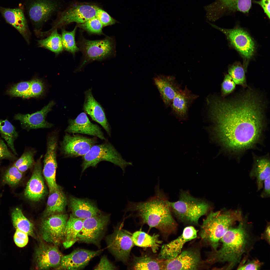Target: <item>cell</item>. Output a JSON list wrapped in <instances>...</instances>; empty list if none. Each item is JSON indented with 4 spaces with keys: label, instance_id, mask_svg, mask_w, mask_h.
I'll list each match as a JSON object with an SVG mask.
<instances>
[{
    "label": "cell",
    "instance_id": "1",
    "mask_svg": "<svg viewBox=\"0 0 270 270\" xmlns=\"http://www.w3.org/2000/svg\"><path fill=\"white\" fill-rule=\"evenodd\" d=\"M252 91L230 100L208 97L212 132L224 147L233 151L250 148L258 141L263 127L264 104Z\"/></svg>",
    "mask_w": 270,
    "mask_h": 270
},
{
    "label": "cell",
    "instance_id": "2",
    "mask_svg": "<svg viewBox=\"0 0 270 270\" xmlns=\"http://www.w3.org/2000/svg\"><path fill=\"white\" fill-rule=\"evenodd\" d=\"M248 216L243 217L237 226L228 229L220 240V248L210 252L206 262L226 264L222 268L226 270L232 269L240 263L244 254L252 249L255 241Z\"/></svg>",
    "mask_w": 270,
    "mask_h": 270
},
{
    "label": "cell",
    "instance_id": "3",
    "mask_svg": "<svg viewBox=\"0 0 270 270\" xmlns=\"http://www.w3.org/2000/svg\"><path fill=\"white\" fill-rule=\"evenodd\" d=\"M170 201L166 194L156 186L154 196L142 202L129 201L125 209L138 218L150 228L158 230L165 236L173 233L177 224L171 211Z\"/></svg>",
    "mask_w": 270,
    "mask_h": 270
},
{
    "label": "cell",
    "instance_id": "4",
    "mask_svg": "<svg viewBox=\"0 0 270 270\" xmlns=\"http://www.w3.org/2000/svg\"><path fill=\"white\" fill-rule=\"evenodd\" d=\"M207 215L201 226L200 236L204 243L216 250L226 231L242 220V212L240 209H224L216 212L212 210Z\"/></svg>",
    "mask_w": 270,
    "mask_h": 270
},
{
    "label": "cell",
    "instance_id": "5",
    "mask_svg": "<svg viewBox=\"0 0 270 270\" xmlns=\"http://www.w3.org/2000/svg\"><path fill=\"white\" fill-rule=\"evenodd\" d=\"M179 198L169 204L172 214L179 220L188 224H198L200 218L213 210L212 203L204 198L195 197L187 190H181Z\"/></svg>",
    "mask_w": 270,
    "mask_h": 270
},
{
    "label": "cell",
    "instance_id": "6",
    "mask_svg": "<svg viewBox=\"0 0 270 270\" xmlns=\"http://www.w3.org/2000/svg\"><path fill=\"white\" fill-rule=\"evenodd\" d=\"M64 0H25L23 9L38 36L44 24L66 6Z\"/></svg>",
    "mask_w": 270,
    "mask_h": 270
},
{
    "label": "cell",
    "instance_id": "7",
    "mask_svg": "<svg viewBox=\"0 0 270 270\" xmlns=\"http://www.w3.org/2000/svg\"><path fill=\"white\" fill-rule=\"evenodd\" d=\"M82 160V173L89 167H96L102 161H108L119 166L124 173L127 166L132 165V162L124 160L114 146L108 142L94 145L83 156Z\"/></svg>",
    "mask_w": 270,
    "mask_h": 270
},
{
    "label": "cell",
    "instance_id": "8",
    "mask_svg": "<svg viewBox=\"0 0 270 270\" xmlns=\"http://www.w3.org/2000/svg\"><path fill=\"white\" fill-rule=\"evenodd\" d=\"M99 8L96 5L88 4H74L66 6L57 14L56 19L51 24V28L45 32V33L48 35L54 30L61 28L72 22L83 23L96 16Z\"/></svg>",
    "mask_w": 270,
    "mask_h": 270
},
{
    "label": "cell",
    "instance_id": "9",
    "mask_svg": "<svg viewBox=\"0 0 270 270\" xmlns=\"http://www.w3.org/2000/svg\"><path fill=\"white\" fill-rule=\"evenodd\" d=\"M110 215L101 212L83 220L82 228L77 236L78 241L100 246L110 219Z\"/></svg>",
    "mask_w": 270,
    "mask_h": 270
},
{
    "label": "cell",
    "instance_id": "10",
    "mask_svg": "<svg viewBox=\"0 0 270 270\" xmlns=\"http://www.w3.org/2000/svg\"><path fill=\"white\" fill-rule=\"evenodd\" d=\"M124 222L114 228L113 232L106 238L108 248L116 259L126 264L134 246L130 232L123 228Z\"/></svg>",
    "mask_w": 270,
    "mask_h": 270
},
{
    "label": "cell",
    "instance_id": "11",
    "mask_svg": "<svg viewBox=\"0 0 270 270\" xmlns=\"http://www.w3.org/2000/svg\"><path fill=\"white\" fill-rule=\"evenodd\" d=\"M68 215L66 214H53L47 217L40 226L41 236L48 243L57 246L63 242Z\"/></svg>",
    "mask_w": 270,
    "mask_h": 270
},
{
    "label": "cell",
    "instance_id": "12",
    "mask_svg": "<svg viewBox=\"0 0 270 270\" xmlns=\"http://www.w3.org/2000/svg\"><path fill=\"white\" fill-rule=\"evenodd\" d=\"M79 44L80 50L84 56L80 68L90 62L100 60L108 57L115 50L113 40L108 37L102 40H94L82 38Z\"/></svg>",
    "mask_w": 270,
    "mask_h": 270
},
{
    "label": "cell",
    "instance_id": "13",
    "mask_svg": "<svg viewBox=\"0 0 270 270\" xmlns=\"http://www.w3.org/2000/svg\"><path fill=\"white\" fill-rule=\"evenodd\" d=\"M214 28L220 30L226 36L230 44L246 60L254 54V42L248 33L240 28L227 29L220 28L210 23Z\"/></svg>",
    "mask_w": 270,
    "mask_h": 270
},
{
    "label": "cell",
    "instance_id": "14",
    "mask_svg": "<svg viewBox=\"0 0 270 270\" xmlns=\"http://www.w3.org/2000/svg\"><path fill=\"white\" fill-rule=\"evenodd\" d=\"M161 262L162 270H198L205 264L200 252L194 248L182 251L174 258Z\"/></svg>",
    "mask_w": 270,
    "mask_h": 270
},
{
    "label": "cell",
    "instance_id": "15",
    "mask_svg": "<svg viewBox=\"0 0 270 270\" xmlns=\"http://www.w3.org/2000/svg\"><path fill=\"white\" fill-rule=\"evenodd\" d=\"M95 138L66 132L60 142V151L66 158L83 156L96 143Z\"/></svg>",
    "mask_w": 270,
    "mask_h": 270
},
{
    "label": "cell",
    "instance_id": "16",
    "mask_svg": "<svg viewBox=\"0 0 270 270\" xmlns=\"http://www.w3.org/2000/svg\"><path fill=\"white\" fill-rule=\"evenodd\" d=\"M197 232L198 230L193 226L186 227L182 234L177 238L162 246L157 259L164 260L176 257L182 252L183 247L186 243L197 237Z\"/></svg>",
    "mask_w": 270,
    "mask_h": 270
},
{
    "label": "cell",
    "instance_id": "17",
    "mask_svg": "<svg viewBox=\"0 0 270 270\" xmlns=\"http://www.w3.org/2000/svg\"><path fill=\"white\" fill-rule=\"evenodd\" d=\"M252 2V0H216L211 6L212 20L237 12L248 13Z\"/></svg>",
    "mask_w": 270,
    "mask_h": 270
},
{
    "label": "cell",
    "instance_id": "18",
    "mask_svg": "<svg viewBox=\"0 0 270 270\" xmlns=\"http://www.w3.org/2000/svg\"><path fill=\"white\" fill-rule=\"evenodd\" d=\"M102 250L93 251L84 249L74 250L70 254L62 256L58 270H80L84 268L93 258L99 255Z\"/></svg>",
    "mask_w": 270,
    "mask_h": 270
},
{
    "label": "cell",
    "instance_id": "19",
    "mask_svg": "<svg viewBox=\"0 0 270 270\" xmlns=\"http://www.w3.org/2000/svg\"><path fill=\"white\" fill-rule=\"evenodd\" d=\"M55 104L54 101L52 100L40 111L31 114H18L15 115L14 119L20 121L22 128L28 131L31 129L50 128L53 124L48 122L46 119Z\"/></svg>",
    "mask_w": 270,
    "mask_h": 270
},
{
    "label": "cell",
    "instance_id": "20",
    "mask_svg": "<svg viewBox=\"0 0 270 270\" xmlns=\"http://www.w3.org/2000/svg\"><path fill=\"white\" fill-rule=\"evenodd\" d=\"M56 246L42 244L36 249L35 260L38 269H56L59 266L63 255Z\"/></svg>",
    "mask_w": 270,
    "mask_h": 270
},
{
    "label": "cell",
    "instance_id": "21",
    "mask_svg": "<svg viewBox=\"0 0 270 270\" xmlns=\"http://www.w3.org/2000/svg\"><path fill=\"white\" fill-rule=\"evenodd\" d=\"M0 12L6 22L15 28L29 44L31 35L23 8L0 6Z\"/></svg>",
    "mask_w": 270,
    "mask_h": 270
},
{
    "label": "cell",
    "instance_id": "22",
    "mask_svg": "<svg viewBox=\"0 0 270 270\" xmlns=\"http://www.w3.org/2000/svg\"><path fill=\"white\" fill-rule=\"evenodd\" d=\"M68 125L65 132L69 134L78 133L96 136L106 140L101 129L90 120L86 114L82 112L74 119L68 120Z\"/></svg>",
    "mask_w": 270,
    "mask_h": 270
},
{
    "label": "cell",
    "instance_id": "23",
    "mask_svg": "<svg viewBox=\"0 0 270 270\" xmlns=\"http://www.w3.org/2000/svg\"><path fill=\"white\" fill-rule=\"evenodd\" d=\"M42 155L35 162L32 175L24 191L25 196L29 200L38 201L44 196L46 189L42 174Z\"/></svg>",
    "mask_w": 270,
    "mask_h": 270
},
{
    "label": "cell",
    "instance_id": "24",
    "mask_svg": "<svg viewBox=\"0 0 270 270\" xmlns=\"http://www.w3.org/2000/svg\"><path fill=\"white\" fill-rule=\"evenodd\" d=\"M85 98L83 109L94 120L100 124L108 134L110 136V129L104 110L95 99L89 89L85 92Z\"/></svg>",
    "mask_w": 270,
    "mask_h": 270
},
{
    "label": "cell",
    "instance_id": "25",
    "mask_svg": "<svg viewBox=\"0 0 270 270\" xmlns=\"http://www.w3.org/2000/svg\"><path fill=\"white\" fill-rule=\"evenodd\" d=\"M198 96L190 91L186 87L180 89L173 98L171 104L174 115L180 120L187 118L189 108Z\"/></svg>",
    "mask_w": 270,
    "mask_h": 270
},
{
    "label": "cell",
    "instance_id": "26",
    "mask_svg": "<svg viewBox=\"0 0 270 270\" xmlns=\"http://www.w3.org/2000/svg\"><path fill=\"white\" fill-rule=\"evenodd\" d=\"M154 81L164 104L166 106L171 105L173 98L180 89L174 77L160 75L154 78Z\"/></svg>",
    "mask_w": 270,
    "mask_h": 270
},
{
    "label": "cell",
    "instance_id": "27",
    "mask_svg": "<svg viewBox=\"0 0 270 270\" xmlns=\"http://www.w3.org/2000/svg\"><path fill=\"white\" fill-rule=\"evenodd\" d=\"M70 208L73 216L83 220L96 215L101 212L94 202L86 199L72 196Z\"/></svg>",
    "mask_w": 270,
    "mask_h": 270
},
{
    "label": "cell",
    "instance_id": "28",
    "mask_svg": "<svg viewBox=\"0 0 270 270\" xmlns=\"http://www.w3.org/2000/svg\"><path fill=\"white\" fill-rule=\"evenodd\" d=\"M270 176V161L268 157L257 158L254 160L249 176L252 179H256L257 192L262 188L264 180Z\"/></svg>",
    "mask_w": 270,
    "mask_h": 270
},
{
    "label": "cell",
    "instance_id": "29",
    "mask_svg": "<svg viewBox=\"0 0 270 270\" xmlns=\"http://www.w3.org/2000/svg\"><path fill=\"white\" fill-rule=\"evenodd\" d=\"M66 204V198L60 188L50 193L44 213V216L47 217L62 212L64 210Z\"/></svg>",
    "mask_w": 270,
    "mask_h": 270
},
{
    "label": "cell",
    "instance_id": "30",
    "mask_svg": "<svg viewBox=\"0 0 270 270\" xmlns=\"http://www.w3.org/2000/svg\"><path fill=\"white\" fill-rule=\"evenodd\" d=\"M83 220L70 214L67 222L65 238L62 242L65 248H70L78 241L77 236L82 228Z\"/></svg>",
    "mask_w": 270,
    "mask_h": 270
},
{
    "label": "cell",
    "instance_id": "31",
    "mask_svg": "<svg viewBox=\"0 0 270 270\" xmlns=\"http://www.w3.org/2000/svg\"><path fill=\"white\" fill-rule=\"evenodd\" d=\"M159 235L154 234L150 235L144 232L138 231L132 234V239L136 246L151 248L154 253H156L158 250L162 241L159 238Z\"/></svg>",
    "mask_w": 270,
    "mask_h": 270
},
{
    "label": "cell",
    "instance_id": "32",
    "mask_svg": "<svg viewBox=\"0 0 270 270\" xmlns=\"http://www.w3.org/2000/svg\"><path fill=\"white\" fill-rule=\"evenodd\" d=\"M38 46L58 54L64 50L61 35L57 29L53 30L46 38L37 40Z\"/></svg>",
    "mask_w": 270,
    "mask_h": 270
},
{
    "label": "cell",
    "instance_id": "33",
    "mask_svg": "<svg viewBox=\"0 0 270 270\" xmlns=\"http://www.w3.org/2000/svg\"><path fill=\"white\" fill-rule=\"evenodd\" d=\"M11 215L12 224L16 229H18L27 233L29 236H34L33 224L25 217L20 209H14Z\"/></svg>",
    "mask_w": 270,
    "mask_h": 270
},
{
    "label": "cell",
    "instance_id": "34",
    "mask_svg": "<svg viewBox=\"0 0 270 270\" xmlns=\"http://www.w3.org/2000/svg\"><path fill=\"white\" fill-rule=\"evenodd\" d=\"M131 268L134 270H162V262L147 256L135 257Z\"/></svg>",
    "mask_w": 270,
    "mask_h": 270
},
{
    "label": "cell",
    "instance_id": "35",
    "mask_svg": "<svg viewBox=\"0 0 270 270\" xmlns=\"http://www.w3.org/2000/svg\"><path fill=\"white\" fill-rule=\"evenodd\" d=\"M0 134L6 142L14 154H18L14 146V142L18 138V134L14 126L8 120L0 119Z\"/></svg>",
    "mask_w": 270,
    "mask_h": 270
},
{
    "label": "cell",
    "instance_id": "36",
    "mask_svg": "<svg viewBox=\"0 0 270 270\" xmlns=\"http://www.w3.org/2000/svg\"><path fill=\"white\" fill-rule=\"evenodd\" d=\"M36 152L34 148L25 150L20 157L13 165L22 172H24L34 166V156Z\"/></svg>",
    "mask_w": 270,
    "mask_h": 270
},
{
    "label": "cell",
    "instance_id": "37",
    "mask_svg": "<svg viewBox=\"0 0 270 270\" xmlns=\"http://www.w3.org/2000/svg\"><path fill=\"white\" fill-rule=\"evenodd\" d=\"M77 26L71 31L62 28V38L64 50L74 54L79 48L77 46L75 41V36Z\"/></svg>",
    "mask_w": 270,
    "mask_h": 270
},
{
    "label": "cell",
    "instance_id": "38",
    "mask_svg": "<svg viewBox=\"0 0 270 270\" xmlns=\"http://www.w3.org/2000/svg\"><path fill=\"white\" fill-rule=\"evenodd\" d=\"M228 72L235 84L244 88L247 86L245 70L242 65L238 63L233 64L228 68Z\"/></svg>",
    "mask_w": 270,
    "mask_h": 270
},
{
    "label": "cell",
    "instance_id": "39",
    "mask_svg": "<svg viewBox=\"0 0 270 270\" xmlns=\"http://www.w3.org/2000/svg\"><path fill=\"white\" fill-rule=\"evenodd\" d=\"M30 81L21 82L12 86L7 92L10 95L24 98H30Z\"/></svg>",
    "mask_w": 270,
    "mask_h": 270
},
{
    "label": "cell",
    "instance_id": "40",
    "mask_svg": "<svg viewBox=\"0 0 270 270\" xmlns=\"http://www.w3.org/2000/svg\"><path fill=\"white\" fill-rule=\"evenodd\" d=\"M22 176V172L13 165L6 171L3 177V181L4 184L14 186L19 183Z\"/></svg>",
    "mask_w": 270,
    "mask_h": 270
},
{
    "label": "cell",
    "instance_id": "41",
    "mask_svg": "<svg viewBox=\"0 0 270 270\" xmlns=\"http://www.w3.org/2000/svg\"><path fill=\"white\" fill-rule=\"evenodd\" d=\"M78 26L90 33L98 34H102L103 26L96 16L90 19L83 23L78 24Z\"/></svg>",
    "mask_w": 270,
    "mask_h": 270
},
{
    "label": "cell",
    "instance_id": "42",
    "mask_svg": "<svg viewBox=\"0 0 270 270\" xmlns=\"http://www.w3.org/2000/svg\"><path fill=\"white\" fill-rule=\"evenodd\" d=\"M44 90V85L41 80L35 79L30 80V98L38 97L43 93Z\"/></svg>",
    "mask_w": 270,
    "mask_h": 270
},
{
    "label": "cell",
    "instance_id": "43",
    "mask_svg": "<svg viewBox=\"0 0 270 270\" xmlns=\"http://www.w3.org/2000/svg\"><path fill=\"white\" fill-rule=\"evenodd\" d=\"M244 258L240 262L237 268L238 270H260L262 263L258 259L248 260L246 258Z\"/></svg>",
    "mask_w": 270,
    "mask_h": 270
},
{
    "label": "cell",
    "instance_id": "44",
    "mask_svg": "<svg viewBox=\"0 0 270 270\" xmlns=\"http://www.w3.org/2000/svg\"><path fill=\"white\" fill-rule=\"evenodd\" d=\"M236 84L231 76L226 74L221 85L222 95L224 97L232 92L235 88Z\"/></svg>",
    "mask_w": 270,
    "mask_h": 270
},
{
    "label": "cell",
    "instance_id": "45",
    "mask_svg": "<svg viewBox=\"0 0 270 270\" xmlns=\"http://www.w3.org/2000/svg\"><path fill=\"white\" fill-rule=\"evenodd\" d=\"M96 16L100 21L103 26L111 25L117 22L106 12L100 8L96 11Z\"/></svg>",
    "mask_w": 270,
    "mask_h": 270
},
{
    "label": "cell",
    "instance_id": "46",
    "mask_svg": "<svg viewBox=\"0 0 270 270\" xmlns=\"http://www.w3.org/2000/svg\"><path fill=\"white\" fill-rule=\"evenodd\" d=\"M16 230L14 236V241L15 244L19 247H24L28 243V234L18 229H16Z\"/></svg>",
    "mask_w": 270,
    "mask_h": 270
},
{
    "label": "cell",
    "instance_id": "47",
    "mask_svg": "<svg viewBox=\"0 0 270 270\" xmlns=\"http://www.w3.org/2000/svg\"><path fill=\"white\" fill-rule=\"evenodd\" d=\"M15 155L9 150L4 141L0 139V160H14L16 158Z\"/></svg>",
    "mask_w": 270,
    "mask_h": 270
},
{
    "label": "cell",
    "instance_id": "48",
    "mask_svg": "<svg viewBox=\"0 0 270 270\" xmlns=\"http://www.w3.org/2000/svg\"><path fill=\"white\" fill-rule=\"evenodd\" d=\"M96 270H115L117 267L104 256L100 259L98 264L94 268Z\"/></svg>",
    "mask_w": 270,
    "mask_h": 270
},
{
    "label": "cell",
    "instance_id": "49",
    "mask_svg": "<svg viewBox=\"0 0 270 270\" xmlns=\"http://www.w3.org/2000/svg\"><path fill=\"white\" fill-rule=\"evenodd\" d=\"M270 0H260L259 1L253 0V2L258 4L262 8L264 13L268 18L270 19Z\"/></svg>",
    "mask_w": 270,
    "mask_h": 270
},
{
    "label": "cell",
    "instance_id": "50",
    "mask_svg": "<svg viewBox=\"0 0 270 270\" xmlns=\"http://www.w3.org/2000/svg\"><path fill=\"white\" fill-rule=\"evenodd\" d=\"M270 176L264 180V188L260 196L262 198H268L270 197Z\"/></svg>",
    "mask_w": 270,
    "mask_h": 270
},
{
    "label": "cell",
    "instance_id": "51",
    "mask_svg": "<svg viewBox=\"0 0 270 270\" xmlns=\"http://www.w3.org/2000/svg\"><path fill=\"white\" fill-rule=\"evenodd\" d=\"M270 226L269 222L267 224L263 233L262 234L261 238L265 240L268 244H270Z\"/></svg>",
    "mask_w": 270,
    "mask_h": 270
}]
</instances>
